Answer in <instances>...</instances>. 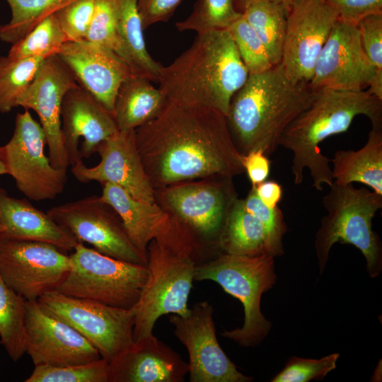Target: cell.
<instances>
[{
	"mask_svg": "<svg viewBox=\"0 0 382 382\" xmlns=\"http://www.w3.org/2000/svg\"><path fill=\"white\" fill-rule=\"evenodd\" d=\"M135 142L155 190L245 172L226 115L207 107L168 100L154 119L135 129Z\"/></svg>",
	"mask_w": 382,
	"mask_h": 382,
	"instance_id": "6da1fadb",
	"label": "cell"
},
{
	"mask_svg": "<svg viewBox=\"0 0 382 382\" xmlns=\"http://www.w3.org/2000/svg\"><path fill=\"white\" fill-rule=\"evenodd\" d=\"M367 117L372 127H382V100L369 92L317 91L315 98L282 131L278 146L292 153L291 172L295 185L301 184L308 168L318 191L334 182L330 159L321 153L319 145L328 137L346 132L354 119Z\"/></svg>",
	"mask_w": 382,
	"mask_h": 382,
	"instance_id": "7a4b0ae2",
	"label": "cell"
},
{
	"mask_svg": "<svg viewBox=\"0 0 382 382\" xmlns=\"http://www.w3.org/2000/svg\"><path fill=\"white\" fill-rule=\"evenodd\" d=\"M248 75L228 31L214 30L198 33L187 50L162 65L158 82L168 100L212 108L226 117Z\"/></svg>",
	"mask_w": 382,
	"mask_h": 382,
	"instance_id": "3957f363",
	"label": "cell"
},
{
	"mask_svg": "<svg viewBox=\"0 0 382 382\" xmlns=\"http://www.w3.org/2000/svg\"><path fill=\"white\" fill-rule=\"evenodd\" d=\"M316 91L309 83H295L280 63L258 74H249L233 96L226 120L242 154L260 150L270 156L284 128L309 106Z\"/></svg>",
	"mask_w": 382,
	"mask_h": 382,
	"instance_id": "277c9868",
	"label": "cell"
},
{
	"mask_svg": "<svg viewBox=\"0 0 382 382\" xmlns=\"http://www.w3.org/2000/svg\"><path fill=\"white\" fill-rule=\"evenodd\" d=\"M171 224L147 247V277L134 313L133 342L153 333L163 315L186 316L187 301L201 262L203 244L183 224L170 216Z\"/></svg>",
	"mask_w": 382,
	"mask_h": 382,
	"instance_id": "5b68a950",
	"label": "cell"
},
{
	"mask_svg": "<svg viewBox=\"0 0 382 382\" xmlns=\"http://www.w3.org/2000/svg\"><path fill=\"white\" fill-rule=\"evenodd\" d=\"M327 214L321 219L316 233L315 250L320 274L336 243L351 244L366 258L370 277L378 276L382 270V243L372 229V220L382 207V196L364 187L356 188L352 183L335 182L323 198Z\"/></svg>",
	"mask_w": 382,
	"mask_h": 382,
	"instance_id": "8992f818",
	"label": "cell"
},
{
	"mask_svg": "<svg viewBox=\"0 0 382 382\" xmlns=\"http://www.w3.org/2000/svg\"><path fill=\"white\" fill-rule=\"evenodd\" d=\"M274 258L269 255L246 256L223 253L196 267L195 280L214 281L241 302L243 326L221 333L241 347L258 345L272 328V323L261 312L260 301L262 295L277 282Z\"/></svg>",
	"mask_w": 382,
	"mask_h": 382,
	"instance_id": "52a82bcc",
	"label": "cell"
},
{
	"mask_svg": "<svg viewBox=\"0 0 382 382\" xmlns=\"http://www.w3.org/2000/svg\"><path fill=\"white\" fill-rule=\"evenodd\" d=\"M70 270L57 291L74 297L131 309L147 277L145 265L118 260L78 243Z\"/></svg>",
	"mask_w": 382,
	"mask_h": 382,
	"instance_id": "ba28073f",
	"label": "cell"
},
{
	"mask_svg": "<svg viewBox=\"0 0 382 382\" xmlns=\"http://www.w3.org/2000/svg\"><path fill=\"white\" fill-rule=\"evenodd\" d=\"M37 301L48 313L82 335L108 364L133 343L132 308L114 307L68 296L57 290L45 294Z\"/></svg>",
	"mask_w": 382,
	"mask_h": 382,
	"instance_id": "9c48e42d",
	"label": "cell"
},
{
	"mask_svg": "<svg viewBox=\"0 0 382 382\" xmlns=\"http://www.w3.org/2000/svg\"><path fill=\"white\" fill-rule=\"evenodd\" d=\"M45 132L28 110L18 113L10 140L1 146L7 174L18 190L34 201L53 199L67 181V168L54 167L45 154Z\"/></svg>",
	"mask_w": 382,
	"mask_h": 382,
	"instance_id": "30bf717a",
	"label": "cell"
},
{
	"mask_svg": "<svg viewBox=\"0 0 382 382\" xmlns=\"http://www.w3.org/2000/svg\"><path fill=\"white\" fill-rule=\"evenodd\" d=\"M175 183L155 190L156 201L203 244L216 243L238 199L232 178L214 177Z\"/></svg>",
	"mask_w": 382,
	"mask_h": 382,
	"instance_id": "8fae6325",
	"label": "cell"
},
{
	"mask_svg": "<svg viewBox=\"0 0 382 382\" xmlns=\"http://www.w3.org/2000/svg\"><path fill=\"white\" fill-rule=\"evenodd\" d=\"M311 88L369 92L382 100V72L366 54L357 26L337 21L317 59Z\"/></svg>",
	"mask_w": 382,
	"mask_h": 382,
	"instance_id": "7c38bea8",
	"label": "cell"
},
{
	"mask_svg": "<svg viewBox=\"0 0 382 382\" xmlns=\"http://www.w3.org/2000/svg\"><path fill=\"white\" fill-rule=\"evenodd\" d=\"M70 270V256L39 241L0 238V274L25 301L57 290Z\"/></svg>",
	"mask_w": 382,
	"mask_h": 382,
	"instance_id": "4fadbf2b",
	"label": "cell"
},
{
	"mask_svg": "<svg viewBox=\"0 0 382 382\" xmlns=\"http://www.w3.org/2000/svg\"><path fill=\"white\" fill-rule=\"evenodd\" d=\"M47 213L79 243H89L110 257L146 265L121 219L100 196L93 195L54 206Z\"/></svg>",
	"mask_w": 382,
	"mask_h": 382,
	"instance_id": "5bb4252c",
	"label": "cell"
},
{
	"mask_svg": "<svg viewBox=\"0 0 382 382\" xmlns=\"http://www.w3.org/2000/svg\"><path fill=\"white\" fill-rule=\"evenodd\" d=\"M337 11L326 0H294L289 6L281 64L295 83H309Z\"/></svg>",
	"mask_w": 382,
	"mask_h": 382,
	"instance_id": "9a60e30c",
	"label": "cell"
},
{
	"mask_svg": "<svg viewBox=\"0 0 382 382\" xmlns=\"http://www.w3.org/2000/svg\"><path fill=\"white\" fill-rule=\"evenodd\" d=\"M213 306L207 301L195 303L189 314H172L174 334L187 348L190 382H250L252 377L238 371L218 342Z\"/></svg>",
	"mask_w": 382,
	"mask_h": 382,
	"instance_id": "2e32d148",
	"label": "cell"
},
{
	"mask_svg": "<svg viewBox=\"0 0 382 382\" xmlns=\"http://www.w3.org/2000/svg\"><path fill=\"white\" fill-rule=\"evenodd\" d=\"M77 85L69 68L58 55H54L43 60L16 104L25 110H34L38 115L45 134L50 161L57 168L69 166L62 136L61 110L64 96Z\"/></svg>",
	"mask_w": 382,
	"mask_h": 382,
	"instance_id": "e0dca14e",
	"label": "cell"
},
{
	"mask_svg": "<svg viewBox=\"0 0 382 382\" xmlns=\"http://www.w3.org/2000/svg\"><path fill=\"white\" fill-rule=\"evenodd\" d=\"M25 328L26 353L35 366H64L102 358L82 335L37 301H25Z\"/></svg>",
	"mask_w": 382,
	"mask_h": 382,
	"instance_id": "ac0fdd59",
	"label": "cell"
},
{
	"mask_svg": "<svg viewBox=\"0 0 382 382\" xmlns=\"http://www.w3.org/2000/svg\"><path fill=\"white\" fill-rule=\"evenodd\" d=\"M98 164L87 167L83 161L71 166L79 182L97 181L116 185L138 200L156 202L155 189L148 177L135 142V129L118 131L100 142L96 149Z\"/></svg>",
	"mask_w": 382,
	"mask_h": 382,
	"instance_id": "d6986e66",
	"label": "cell"
},
{
	"mask_svg": "<svg viewBox=\"0 0 382 382\" xmlns=\"http://www.w3.org/2000/svg\"><path fill=\"white\" fill-rule=\"evenodd\" d=\"M57 55L78 84L113 115L120 85L134 76L127 62L114 51L86 39L66 41Z\"/></svg>",
	"mask_w": 382,
	"mask_h": 382,
	"instance_id": "ffe728a7",
	"label": "cell"
},
{
	"mask_svg": "<svg viewBox=\"0 0 382 382\" xmlns=\"http://www.w3.org/2000/svg\"><path fill=\"white\" fill-rule=\"evenodd\" d=\"M61 121L63 144L71 166L90 158L100 142L119 131L113 115L79 85L64 96Z\"/></svg>",
	"mask_w": 382,
	"mask_h": 382,
	"instance_id": "44dd1931",
	"label": "cell"
},
{
	"mask_svg": "<svg viewBox=\"0 0 382 382\" xmlns=\"http://www.w3.org/2000/svg\"><path fill=\"white\" fill-rule=\"evenodd\" d=\"M187 374L188 363L152 333L109 364L108 382H182Z\"/></svg>",
	"mask_w": 382,
	"mask_h": 382,
	"instance_id": "7402d4cb",
	"label": "cell"
},
{
	"mask_svg": "<svg viewBox=\"0 0 382 382\" xmlns=\"http://www.w3.org/2000/svg\"><path fill=\"white\" fill-rule=\"evenodd\" d=\"M0 238L44 242L63 251L73 250L79 243L47 213L34 207L27 199L11 197L0 187Z\"/></svg>",
	"mask_w": 382,
	"mask_h": 382,
	"instance_id": "603a6c76",
	"label": "cell"
},
{
	"mask_svg": "<svg viewBox=\"0 0 382 382\" xmlns=\"http://www.w3.org/2000/svg\"><path fill=\"white\" fill-rule=\"evenodd\" d=\"M102 185L101 199L117 212L130 241L146 262L148 245L168 228L170 215L156 201L138 200L110 183Z\"/></svg>",
	"mask_w": 382,
	"mask_h": 382,
	"instance_id": "cb8c5ba5",
	"label": "cell"
},
{
	"mask_svg": "<svg viewBox=\"0 0 382 382\" xmlns=\"http://www.w3.org/2000/svg\"><path fill=\"white\" fill-rule=\"evenodd\" d=\"M330 163L335 183H361L382 196V127H372L361 149L337 151Z\"/></svg>",
	"mask_w": 382,
	"mask_h": 382,
	"instance_id": "d4e9b609",
	"label": "cell"
},
{
	"mask_svg": "<svg viewBox=\"0 0 382 382\" xmlns=\"http://www.w3.org/2000/svg\"><path fill=\"white\" fill-rule=\"evenodd\" d=\"M168 99L148 79L132 76L120 85L113 116L119 131L133 130L154 119Z\"/></svg>",
	"mask_w": 382,
	"mask_h": 382,
	"instance_id": "484cf974",
	"label": "cell"
},
{
	"mask_svg": "<svg viewBox=\"0 0 382 382\" xmlns=\"http://www.w3.org/2000/svg\"><path fill=\"white\" fill-rule=\"evenodd\" d=\"M217 246L224 253L236 255L274 256L267 232L259 219L248 212L237 199L231 207Z\"/></svg>",
	"mask_w": 382,
	"mask_h": 382,
	"instance_id": "4316f807",
	"label": "cell"
},
{
	"mask_svg": "<svg viewBox=\"0 0 382 382\" xmlns=\"http://www.w3.org/2000/svg\"><path fill=\"white\" fill-rule=\"evenodd\" d=\"M117 4L120 56L134 76L158 82L162 65L156 62L146 50L138 0H117Z\"/></svg>",
	"mask_w": 382,
	"mask_h": 382,
	"instance_id": "83f0119b",
	"label": "cell"
},
{
	"mask_svg": "<svg viewBox=\"0 0 382 382\" xmlns=\"http://www.w3.org/2000/svg\"><path fill=\"white\" fill-rule=\"evenodd\" d=\"M288 9L279 2L260 1L250 4L242 13L262 40L272 65L282 61Z\"/></svg>",
	"mask_w": 382,
	"mask_h": 382,
	"instance_id": "f1b7e54d",
	"label": "cell"
},
{
	"mask_svg": "<svg viewBox=\"0 0 382 382\" xmlns=\"http://www.w3.org/2000/svg\"><path fill=\"white\" fill-rule=\"evenodd\" d=\"M25 300L0 274V338L10 358L18 361L26 352Z\"/></svg>",
	"mask_w": 382,
	"mask_h": 382,
	"instance_id": "f546056e",
	"label": "cell"
},
{
	"mask_svg": "<svg viewBox=\"0 0 382 382\" xmlns=\"http://www.w3.org/2000/svg\"><path fill=\"white\" fill-rule=\"evenodd\" d=\"M6 1L11 11V18L0 25V40L13 45L44 18L76 0Z\"/></svg>",
	"mask_w": 382,
	"mask_h": 382,
	"instance_id": "4dcf8cb0",
	"label": "cell"
},
{
	"mask_svg": "<svg viewBox=\"0 0 382 382\" xmlns=\"http://www.w3.org/2000/svg\"><path fill=\"white\" fill-rule=\"evenodd\" d=\"M45 59L0 57V112L8 113L34 79Z\"/></svg>",
	"mask_w": 382,
	"mask_h": 382,
	"instance_id": "1f68e13d",
	"label": "cell"
},
{
	"mask_svg": "<svg viewBox=\"0 0 382 382\" xmlns=\"http://www.w3.org/2000/svg\"><path fill=\"white\" fill-rule=\"evenodd\" d=\"M67 41L55 13L38 23L23 37L13 44L7 56L13 59L57 55Z\"/></svg>",
	"mask_w": 382,
	"mask_h": 382,
	"instance_id": "d6a6232c",
	"label": "cell"
},
{
	"mask_svg": "<svg viewBox=\"0 0 382 382\" xmlns=\"http://www.w3.org/2000/svg\"><path fill=\"white\" fill-rule=\"evenodd\" d=\"M241 16L233 0H197L190 16L175 26L180 32L192 30L198 34L227 29Z\"/></svg>",
	"mask_w": 382,
	"mask_h": 382,
	"instance_id": "836d02e7",
	"label": "cell"
},
{
	"mask_svg": "<svg viewBox=\"0 0 382 382\" xmlns=\"http://www.w3.org/2000/svg\"><path fill=\"white\" fill-rule=\"evenodd\" d=\"M109 364L103 358L91 362L51 366H35L25 382H108Z\"/></svg>",
	"mask_w": 382,
	"mask_h": 382,
	"instance_id": "e575fe53",
	"label": "cell"
},
{
	"mask_svg": "<svg viewBox=\"0 0 382 382\" xmlns=\"http://www.w3.org/2000/svg\"><path fill=\"white\" fill-rule=\"evenodd\" d=\"M226 30L249 74L261 73L273 66L262 40L243 14Z\"/></svg>",
	"mask_w": 382,
	"mask_h": 382,
	"instance_id": "d590c367",
	"label": "cell"
},
{
	"mask_svg": "<svg viewBox=\"0 0 382 382\" xmlns=\"http://www.w3.org/2000/svg\"><path fill=\"white\" fill-rule=\"evenodd\" d=\"M117 24V0H96L92 21L86 40L106 47L120 56Z\"/></svg>",
	"mask_w": 382,
	"mask_h": 382,
	"instance_id": "8d00e7d4",
	"label": "cell"
},
{
	"mask_svg": "<svg viewBox=\"0 0 382 382\" xmlns=\"http://www.w3.org/2000/svg\"><path fill=\"white\" fill-rule=\"evenodd\" d=\"M339 357V353H333L319 359L293 356L271 381L308 382L311 380H323L330 371L336 368Z\"/></svg>",
	"mask_w": 382,
	"mask_h": 382,
	"instance_id": "74e56055",
	"label": "cell"
},
{
	"mask_svg": "<svg viewBox=\"0 0 382 382\" xmlns=\"http://www.w3.org/2000/svg\"><path fill=\"white\" fill-rule=\"evenodd\" d=\"M242 200L245 209L259 219L264 225L272 244L274 256L284 255L283 238L287 231V226L284 214L279 206L270 208L265 205L252 187L246 197Z\"/></svg>",
	"mask_w": 382,
	"mask_h": 382,
	"instance_id": "f35d334b",
	"label": "cell"
},
{
	"mask_svg": "<svg viewBox=\"0 0 382 382\" xmlns=\"http://www.w3.org/2000/svg\"><path fill=\"white\" fill-rule=\"evenodd\" d=\"M96 0H76L55 13L67 41L86 39L94 11Z\"/></svg>",
	"mask_w": 382,
	"mask_h": 382,
	"instance_id": "ab89813d",
	"label": "cell"
},
{
	"mask_svg": "<svg viewBox=\"0 0 382 382\" xmlns=\"http://www.w3.org/2000/svg\"><path fill=\"white\" fill-rule=\"evenodd\" d=\"M363 49L378 72H382V13L362 19L357 25Z\"/></svg>",
	"mask_w": 382,
	"mask_h": 382,
	"instance_id": "60d3db41",
	"label": "cell"
},
{
	"mask_svg": "<svg viewBox=\"0 0 382 382\" xmlns=\"http://www.w3.org/2000/svg\"><path fill=\"white\" fill-rule=\"evenodd\" d=\"M337 13V20L354 25L366 17L382 13V0H326Z\"/></svg>",
	"mask_w": 382,
	"mask_h": 382,
	"instance_id": "b9f144b4",
	"label": "cell"
},
{
	"mask_svg": "<svg viewBox=\"0 0 382 382\" xmlns=\"http://www.w3.org/2000/svg\"><path fill=\"white\" fill-rule=\"evenodd\" d=\"M182 0H138V9L144 30L173 15Z\"/></svg>",
	"mask_w": 382,
	"mask_h": 382,
	"instance_id": "7bdbcfd3",
	"label": "cell"
},
{
	"mask_svg": "<svg viewBox=\"0 0 382 382\" xmlns=\"http://www.w3.org/2000/svg\"><path fill=\"white\" fill-rule=\"evenodd\" d=\"M243 165L253 187L266 180L271 162L262 151L253 150L243 154Z\"/></svg>",
	"mask_w": 382,
	"mask_h": 382,
	"instance_id": "ee69618b",
	"label": "cell"
},
{
	"mask_svg": "<svg viewBox=\"0 0 382 382\" xmlns=\"http://www.w3.org/2000/svg\"><path fill=\"white\" fill-rule=\"evenodd\" d=\"M254 188L265 205L270 208L278 207L283 195V189L279 183L274 180H265Z\"/></svg>",
	"mask_w": 382,
	"mask_h": 382,
	"instance_id": "f6af8a7d",
	"label": "cell"
},
{
	"mask_svg": "<svg viewBox=\"0 0 382 382\" xmlns=\"http://www.w3.org/2000/svg\"><path fill=\"white\" fill-rule=\"evenodd\" d=\"M260 1H270L279 2L286 5L287 7H289V6L291 4V3L294 0H233V3H234L236 9L238 12L242 13L244 9L248 6H249L250 4L253 3Z\"/></svg>",
	"mask_w": 382,
	"mask_h": 382,
	"instance_id": "bcb514c9",
	"label": "cell"
},
{
	"mask_svg": "<svg viewBox=\"0 0 382 382\" xmlns=\"http://www.w3.org/2000/svg\"><path fill=\"white\" fill-rule=\"evenodd\" d=\"M7 174L5 165L1 156V146H0V175Z\"/></svg>",
	"mask_w": 382,
	"mask_h": 382,
	"instance_id": "7dc6e473",
	"label": "cell"
},
{
	"mask_svg": "<svg viewBox=\"0 0 382 382\" xmlns=\"http://www.w3.org/2000/svg\"><path fill=\"white\" fill-rule=\"evenodd\" d=\"M2 231H3V228L0 222V234L1 233Z\"/></svg>",
	"mask_w": 382,
	"mask_h": 382,
	"instance_id": "c3c4849f",
	"label": "cell"
}]
</instances>
